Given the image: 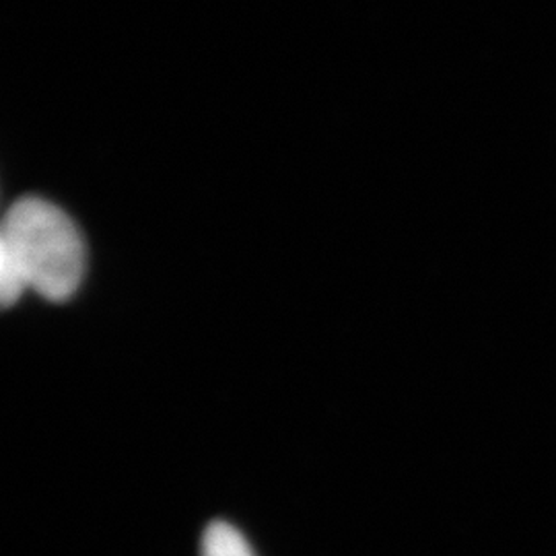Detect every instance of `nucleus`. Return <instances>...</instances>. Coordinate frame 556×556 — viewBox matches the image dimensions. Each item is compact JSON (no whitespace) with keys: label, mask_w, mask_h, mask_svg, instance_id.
<instances>
[{"label":"nucleus","mask_w":556,"mask_h":556,"mask_svg":"<svg viewBox=\"0 0 556 556\" xmlns=\"http://www.w3.org/2000/svg\"><path fill=\"white\" fill-rule=\"evenodd\" d=\"M202 556H256L241 532L225 521H215L202 536Z\"/></svg>","instance_id":"obj_2"},{"label":"nucleus","mask_w":556,"mask_h":556,"mask_svg":"<svg viewBox=\"0 0 556 556\" xmlns=\"http://www.w3.org/2000/svg\"><path fill=\"white\" fill-rule=\"evenodd\" d=\"M85 275V243L73 219L48 200L27 197L7 211L0 229V301L11 307L27 289L66 301Z\"/></svg>","instance_id":"obj_1"}]
</instances>
